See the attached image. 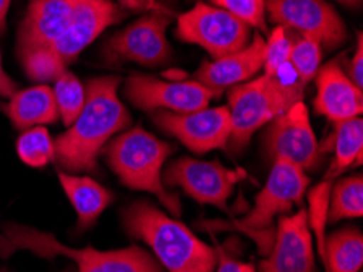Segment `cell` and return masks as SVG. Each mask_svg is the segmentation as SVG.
I'll use <instances>...</instances> for the list:
<instances>
[{
	"mask_svg": "<svg viewBox=\"0 0 363 272\" xmlns=\"http://www.w3.org/2000/svg\"><path fill=\"white\" fill-rule=\"evenodd\" d=\"M335 2L347 5V7H350V9H359L362 5V0H335Z\"/></svg>",
	"mask_w": 363,
	"mask_h": 272,
	"instance_id": "cell-34",
	"label": "cell"
},
{
	"mask_svg": "<svg viewBox=\"0 0 363 272\" xmlns=\"http://www.w3.org/2000/svg\"><path fill=\"white\" fill-rule=\"evenodd\" d=\"M217 253H218V263H217L216 272H256V269L252 268L251 264L241 263V261L230 258L228 254H225L222 251V249H217Z\"/></svg>",
	"mask_w": 363,
	"mask_h": 272,
	"instance_id": "cell-31",
	"label": "cell"
},
{
	"mask_svg": "<svg viewBox=\"0 0 363 272\" xmlns=\"http://www.w3.org/2000/svg\"><path fill=\"white\" fill-rule=\"evenodd\" d=\"M363 215V178L349 176L333 185L329 197V222L357 219Z\"/></svg>",
	"mask_w": 363,
	"mask_h": 272,
	"instance_id": "cell-23",
	"label": "cell"
},
{
	"mask_svg": "<svg viewBox=\"0 0 363 272\" xmlns=\"http://www.w3.org/2000/svg\"><path fill=\"white\" fill-rule=\"evenodd\" d=\"M264 51L266 40L261 33H256L246 48L203 62L194 74V80L220 97L225 90L251 80L262 69Z\"/></svg>",
	"mask_w": 363,
	"mask_h": 272,
	"instance_id": "cell-17",
	"label": "cell"
},
{
	"mask_svg": "<svg viewBox=\"0 0 363 272\" xmlns=\"http://www.w3.org/2000/svg\"><path fill=\"white\" fill-rule=\"evenodd\" d=\"M264 147L272 162L287 160L305 171L316 168L323 152L303 102L295 103L269 123Z\"/></svg>",
	"mask_w": 363,
	"mask_h": 272,
	"instance_id": "cell-10",
	"label": "cell"
},
{
	"mask_svg": "<svg viewBox=\"0 0 363 272\" xmlns=\"http://www.w3.org/2000/svg\"><path fill=\"white\" fill-rule=\"evenodd\" d=\"M334 180H323L308 192V205L310 210L306 212V220L310 230L315 232L318 253L324 258V243H326V227L329 219V197H331Z\"/></svg>",
	"mask_w": 363,
	"mask_h": 272,
	"instance_id": "cell-27",
	"label": "cell"
},
{
	"mask_svg": "<svg viewBox=\"0 0 363 272\" xmlns=\"http://www.w3.org/2000/svg\"><path fill=\"white\" fill-rule=\"evenodd\" d=\"M291 38V48L289 55L290 67L298 77L301 85H308L313 79H315L318 69L321 64L323 48L321 44L311 40V38L296 35Z\"/></svg>",
	"mask_w": 363,
	"mask_h": 272,
	"instance_id": "cell-26",
	"label": "cell"
},
{
	"mask_svg": "<svg viewBox=\"0 0 363 272\" xmlns=\"http://www.w3.org/2000/svg\"><path fill=\"white\" fill-rule=\"evenodd\" d=\"M213 7L232 13L250 28L259 31L267 30L266 2L264 0H208Z\"/></svg>",
	"mask_w": 363,
	"mask_h": 272,
	"instance_id": "cell-28",
	"label": "cell"
},
{
	"mask_svg": "<svg viewBox=\"0 0 363 272\" xmlns=\"http://www.w3.org/2000/svg\"><path fill=\"white\" fill-rule=\"evenodd\" d=\"M259 272H315L313 238L305 209L280 217L271 251L261 261Z\"/></svg>",
	"mask_w": 363,
	"mask_h": 272,
	"instance_id": "cell-16",
	"label": "cell"
},
{
	"mask_svg": "<svg viewBox=\"0 0 363 272\" xmlns=\"http://www.w3.org/2000/svg\"><path fill=\"white\" fill-rule=\"evenodd\" d=\"M123 222L129 235L145 241L168 272H216L217 249L153 204L137 201L129 205Z\"/></svg>",
	"mask_w": 363,
	"mask_h": 272,
	"instance_id": "cell-2",
	"label": "cell"
},
{
	"mask_svg": "<svg viewBox=\"0 0 363 272\" xmlns=\"http://www.w3.org/2000/svg\"><path fill=\"white\" fill-rule=\"evenodd\" d=\"M315 109L333 123L357 118L363 111L362 88L352 82L337 60L324 64L316 75Z\"/></svg>",
	"mask_w": 363,
	"mask_h": 272,
	"instance_id": "cell-18",
	"label": "cell"
},
{
	"mask_svg": "<svg viewBox=\"0 0 363 272\" xmlns=\"http://www.w3.org/2000/svg\"><path fill=\"white\" fill-rule=\"evenodd\" d=\"M2 111L20 131L54 124L60 118L52 88L43 83L16 92L9 98V103L4 104Z\"/></svg>",
	"mask_w": 363,
	"mask_h": 272,
	"instance_id": "cell-19",
	"label": "cell"
},
{
	"mask_svg": "<svg viewBox=\"0 0 363 272\" xmlns=\"http://www.w3.org/2000/svg\"><path fill=\"white\" fill-rule=\"evenodd\" d=\"M124 16V10L111 0H77L72 18L57 41L48 51L21 62L26 75L41 83L54 80L104 30L119 23Z\"/></svg>",
	"mask_w": 363,
	"mask_h": 272,
	"instance_id": "cell-6",
	"label": "cell"
},
{
	"mask_svg": "<svg viewBox=\"0 0 363 272\" xmlns=\"http://www.w3.org/2000/svg\"><path fill=\"white\" fill-rule=\"evenodd\" d=\"M54 98L59 109L60 119L65 126H70L80 114L85 104V87L72 72L64 70L54 79Z\"/></svg>",
	"mask_w": 363,
	"mask_h": 272,
	"instance_id": "cell-24",
	"label": "cell"
},
{
	"mask_svg": "<svg viewBox=\"0 0 363 272\" xmlns=\"http://www.w3.org/2000/svg\"><path fill=\"white\" fill-rule=\"evenodd\" d=\"M176 36L197 44L211 58L218 59L246 48L252 40L251 28L225 10L199 2L189 12L178 16Z\"/></svg>",
	"mask_w": 363,
	"mask_h": 272,
	"instance_id": "cell-8",
	"label": "cell"
},
{
	"mask_svg": "<svg viewBox=\"0 0 363 272\" xmlns=\"http://www.w3.org/2000/svg\"><path fill=\"white\" fill-rule=\"evenodd\" d=\"M16 92H18L16 90V83L12 77L5 72L2 64V55H0V98H10L15 95Z\"/></svg>",
	"mask_w": 363,
	"mask_h": 272,
	"instance_id": "cell-32",
	"label": "cell"
},
{
	"mask_svg": "<svg viewBox=\"0 0 363 272\" xmlns=\"http://www.w3.org/2000/svg\"><path fill=\"white\" fill-rule=\"evenodd\" d=\"M77 0H30L16 36L20 62L48 51L72 18Z\"/></svg>",
	"mask_w": 363,
	"mask_h": 272,
	"instance_id": "cell-15",
	"label": "cell"
},
{
	"mask_svg": "<svg viewBox=\"0 0 363 272\" xmlns=\"http://www.w3.org/2000/svg\"><path fill=\"white\" fill-rule=\"evenodd\" d=\"M334 158L324 180H335L354 163L360 165L363 157V121L360 116L335 123L333 136Z\"/></svg>",
	"mask_w": 363,
	"mask_h": 272,
	"instance_id": "cell-22",
	"label": "cell"
},
{
	"mask_svg": "<svg viewBox=\"0 0 363 272\" xmlns=\"http://www.w3.org/2000/svg\"><path fill=\"white\" fill-rule=\"evenodd\" d=\"M169 16L148 13L109 38L106 51L109 58L135 62L145 67H157L172 58V46L167 40Z\"/></svg>",
	"mask_w": 363,
	"mask_h": 272,
	"instance_id": "cell-14",
	"label": "cell"
},
{
	"mask_svg": "<svg viewBox=\"0 0 363 272\" xmlns=\"http://www.w3.org/2000/svg\"><path fill=\"white\" fill-rule=\"evenodd\" d=\"M125 97L144 111L191 113L208 107L217 95L197 80H162L150 75H132L125 82Z\"/></svg>",
	"mask_w": 363,
	"mask_h": 272,
	"instance_id": "cell-12",
	"label": "cell"
},
{
	"mask_svg": "<svg viewBox=\"0 0 363 272\" xmlns=\"http://www.w3.org/2000/svg\"><path fill=\"white\" fill-rule=\"evenodd\" d=\"M269 20L311 38L321 48L335 49L347 40L342 16L326 0H264Z\"/></svg>",
	"mask_w": 363,
	"mask_h": 272,
	"instance_id": "cell-9",
	"label": "cell"
},
{
	"mask_svg": "<svg viewBox=\"0 0 363 272\" xmlns=\"http://www.w3.org/2000/svg\"><path fill=\"white\" fill-rule=\"evenodd\" d=\"M12 0H0V35H4L7 30V15Z\"/></svg>",
	"mask_w": 363,
	"mask_h": 272,
	"instance_id": "cell-33",
	"label": "cell"
},
{
	"mask_svg": "<svg viewBox=\"0 0 363 272\" xmlns=\"http://www.w3.org/2000/svg\"><path fill=\"white\" fill-rule=\"evenodd\" d=\"M59 181L75 209L79 230H86L95 225L103 210L113 202V194L88 176L59 173Z\"/></svg>",
	"mask_w": 363,
	"mask_h": 272,
	"instance_id": "cell-20",
	"label": "cell"
},
{
	"mask_svg": "<svg viewBox=\"0 0 363 272\" xmlns=\"http://www.w3.org/2000/svg\"><path fill=\"white\" fill-rule=\"evenodd\" d=\"M0 246L5 256L16 249H28L41 258L65 256L72 259L79 272H163V268L139 246L114 251H98L95 248H69L51 233L23 225H7Z\"/></svg>",
	"mask_w": 363,
	"mask_h": 272,
	"instance_id": "cell-5",
	"label": "cell"
},
{
	"mask_svg": "<svg viewBox=\"0 0 363 272\" xmlns=\"http://www.w3.org/2000/svg\"><path fill=\"white\" fill-rule=\"evenodd\" d=\"M326 272H360L363 264V236L355 227L334 232L324 243Z\"/></svg>",
	"mask_w": 363,
	"mask_h": 272,
	"instance_id": "cell-21",
	"label": "cell"
},
{
	"mask_svg": "<svg viewBox=\"0 0 363 272\" xmlns=\"http://www.w3.org/2000/svg\"><path fill=\"white\" fill-rule=\"evenodd\" d=\"M303 92L305 85H301L290 64H285L277 74H262L230 88L227 108L232 121L228 141L232 150H243L257 129L301 102Z\"/></svg>",
	"mask_w": 363,
	"mask_h": 272,
	"instance_id": "cell-3",
	"label": "cell"
},
{
	"mask_svg": "<svg viewBox=\"0 0 363 272\" xmlns=\"http://www.w3.org/2000/svg\"><path fill=\"white\" fill-rule=\"evenodd\" d=\"M173 147L150 132L134 127L118 136L104 150L111 170L130 190L145 191L155 196L173 215L181 214V204L176 194L167 191L162 171Z\"/></svg>",
	"mask_w": 363,
	"mask_h": 272,
	"instance_id": "cell-4",
	"label": "cell"
},
{
	"mask_svg": "<svg viewBox=\"0 0 363 272\" xmlns=\"http://www.w3.org/2000/svg\"><path fill=\"white\" fill-rule=\"evenodd\" d=\"M64 272H74L72 269H67V271H64Z\"/></svg>",
	"mask_w": 363,
	"mask_h": 272,
	"instance_id": "cell-35",
	"label": "cell"
},
{
	"mask_svg": "<svg viewBox=\"0 0 363 272\" xmlns=\"http://www.w3.org/2000/svg\"><path fill=\"white\" fill-rule=\"evenodd\" d=\"M118 77H96L85 85V104L64 134L54 141V160L70 171H93L98 155L130 114L118 95Z\"/></svg>",
	"mask_w": 363,
	"mask_h": 272,
	"instance_id": "cell-1",
	"label": "cell"
},
{
	"mask_svg": "<svg viewBox=\"0 0 363 272\" xmlns=\"http://www.w3.org/2000/svg\"><path fill=\"white\" fill-rule=\"evenodd\" d=\"M347 77L359 88L363 87V35H362V31L357 33L355 54L352 55V59H350Z\"/></svg>",
	"mask_w": 363,
	"mask_h": 272,
	"instance_id": "cell-30",
	"label": "cell"
},
{
	"mask_svg": "<svg viewBox=\"0 0 363 272\" xmlns=\"http://www.w3.org/2000/svg\"><path fill=\"white\" fill-rule=\"evenodd\" d=\"M21 162L33 168H44L54 160V141L43 126L26 129L16 142Z\"/></svg>",
	"mask_w": 363,
	"mask_h": 272,
	"instance_id": "cell-25",
	"label": "cell"
},
{
	"mask_svg": "<svg viewBox=\"0 0 363 272\" xmlns=\"http://www.w3.org/2000/svg\"><path fill=\"white\" fill-rule=\"evenodd\" d=\"M153 121L196 153H207L211 150L227 147L232 134V121L227 107H207L183 114L155 111Z\"/></svg>",
	"mask_w": 363,
	"mask_h": 272,
	"instance_id": "cell-13",
	"label": "cell"
},
{
	"mask_svg": "<svg viewBox=\"0 0 363 272\" xmlns=\"http://www.w3.org/2000/svg\"><path fill=\"white\" fill-rule=\"evenodd\" d=\"M308 186L310 176H306L305 170L287 160H276L251 212L243 220L223 227H235V230L245 232L256 241L261 256H266L271 251L276 232L272 227L274 219L287 215L295 205H301Z\"/></svg>",
	"mask_w": 363,
	"mask_h": 272,
	"instance_id": "cell-7",
	"label": "cell"
},
{
	"mask_svg": "<svg viewBox=\"0 0 363 272\" xmlns=\"http://www.w3.org/2000/svg\"><path fill=\"white\" fill-rule=\"evenodd\" d=\"M291 48V38L287 33V28L276 25L271 36L266 41V51H264V74L274 75L289 64V55Z\"/></svg>",
	"mask_w": 363,
	"mask_h": 272,
	"instance_id": "cell-29",
	"label": "cell"
},
{
	"mask_svg": "<svg viewBox=\"0 0 363 272\" xmlns=\"http://www.w3.org/2000/svg\"><path fill=\"white\" fill-rule=\"evenodd\" d=\"M243 178L245 173L240 170H228L218 162H202L189 157L174 160L162 175L163 185L178 186L194 201L223 210H227V201L235 185Z\"/></svg>",
	"mask_w": 363,
	"mask_h": 272,
	"instance_id": "cell-11",
	"label": "cell"
}]
</instances>
